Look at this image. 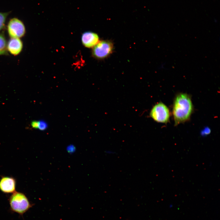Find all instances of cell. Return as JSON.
I'll list each match as a JSON object with an SVG mask.
<instances>
[{
  "label": "cell",
  "instance_id": "cell-1",
  "mask_svg": "<svg viewBox=\"0 0 220 220\" xmlns=\"http://www.w3.org/2000/svg\"><path fill=\"white\" fill-rule=\"evenodd\" d=\"M193 111V105L190 96L184 93L177 95L175 99L173 113L177 125L188 120Z\"/></svg>",
  "mask_w": 220,
  "mask_h": 220
},
{
  "label": "cell",
  "instance_id": "cell-2",
  "mask_svg": "<svg viewBox=\"0 0 220 220\" xmlns=\"http://www.w3.org/2000/svg\"><path fill=\"white\" fill-rule=\"evenodd\" d=\"M9 204L11 210L21 215H23L32 206L24 194L16 191L10 196Z\"/></svg>",
  "mask_w": 220,
  "mask_h": 220
},
{
  "label": "cell",
  "instance_id": "cell-3",
  "mask_svg": "<svg viewBox=\"0 0 220 220\" xmlns=\"http://www.w3.org/2000/svg\"><path fill=\"white\" fill-rule=\"evenodd\" d=\"M113 49L112 42L108 40H103L99 42L93 47L92 51L93 56L95 58L103 59L111 54Z\"/></svg>",
  "mask_w": 220,
  "mask_h": 220
},
{
  "label": "cell",
  "instance_id": "cell-4",
  "mask_svg": "<svg viewBox=\"0 0 220 220\" xmlns=\"http://www.w3.org/2000/svg\"><path fill=\"white\" fill-rule=\"evenodd\" d=\"M150 116L155 121L160 123H167L170 118V112L168 107L163 103L159 102L153 106Z\"/></svg>",
  "mask_w": 220,
  "mask_h": 220
},
{
  "label": "cell",
  "instance_id": "cell-5",
  "mask_svg": "<svg viewBox=\"0 0 220 220\" xmlns=\"http://www.w3.org/2000/svg\"><path fill=\"white\" fill-rule=\"evenodd\" d=\"M7 29L11 38H21L26 33V29L24 23L16 18L10 19L8 24Z\"/></svg>",
  "mask_w": 220,
  "mask_h": 220
},
{
  "label": "cell",
  "instance_id": "cell-6",
  "mask_svg": "<svg viewBox=\"0 0 220 220\" xmlns=\"http://www.w3.org/2000/svg\"><path fill=\"white\" fill-rule=\"evenodd\" d=\"M16 181L11 177H3L0 180V190L6 193L15 192Z\"/></svg>",
  "mask_w": 220,
  "mask_h": 220
},
{
  "label": "cell",
  "instance_id": "cell-7",
  "mask_svg": "<svg viewBox=\"0 0 220 220\" xmlns=\"http://www.w3.org/2000/svg\"><path fill=\"white\" fill-rule=\"evenodd\" d=\"M23 47V42L20 38H11L7 43L8 51L14 56L20 54Z\"/></svg>",
  "mask_w": 220,
  "mask_h": 220
},
{
  "label": "cell",
  "instance_id": "cell-8",
  "mask_svg": "<svg viewBox=\"0 0 220 220\" xmlns=\"http://www.w3.org/2000/svg\"><path fill=\"white\" fill-rule=\"evenodd\" d=\"M83 45L87 48L94 47L99 41L98 35L94 32L87 31L84 33L81 37Z\"/></svg>",
  "mask_w": 220,
  "mask_h": 220
},
{
  "label": "cell",
  "instance_id": "cell-9",
  "mask_svg": "<svg viewBox=\"0 0 220 220\" xmlns=\"http://www.w3.org/2000/svg\"><path fill=\"white\" fill-rule=\"evenodd\" d=\"M7 43L4 34H0V55H8Z\"/></svg>",
  "mask_w": 220,
  "mask_h": 220
},
{
  "label": "cell",
  "instance_id": "cell-10",
  "mask_svg": "<svg viewBox=\"0 0 220 220\" xmlns=\"http://www.w3.org/2000/svg\"><path fill=\"white\" fill-rule=\"evenodd\" d=\"M9 13L10 12H0V31L4 28L6 18Z\"/></svg>",
  "mask_w": 220,
  "mask_h": 220
},
{
  "label": "cell",
  "instance_id": "cell-11",
  "mask_svg": "<svg viewBox=\"0 0 220 220\" xmlns=\"http://www.w3.org/2000/svg\"><path fill=\"white\" fill-rule=\"evenodd\" d=\"M47 127V125L46 122L42 121H38V128L41 130H45Z\"/></svg>",
  "mask_w": 220,
  "mask_h": 220
},
{
  "label": "cell",
  "instance_id": "cell-12",
  "mask_svg": "<svg viewBox=\"0 0 220 220\" xmlns=\"http://www.w3.org/2000/svg\"><path fill=\"white\" fill-rule=\"evenodd\" d=\"M31 126L32 127L34 128H38V121H33L31 123Z\"/></svg>",
  "mask_w": 220,
  "mask_h": 220
},
{
  "label": "cell",
  "instance_id": "cell-13",
  "mask_svg": "<svg viewBox=\"0 0 220 220\" xmlns=\"http://www.w3.org/2000/svg\"><path fill=\"white\" fill-rule=\"evenodd\" d=\"M210 130L208 128L206 129L203 131V134L205 135L207 134L210 133Z\"/></svg>",
  "mask_w": 220,
  "mask_h": 220
},
{
  "label": "cell",
  "instance_id": "cell-14",
  "mask_svg": "<svg viewBox=\"0 0 220 220\" xmlns=\"http://www.w3.org/2000/svg\"><path fill=\"white\" fill-rule=\"evenodd\" d=\"M105 152L106 153L109 154H115V152L114 151H113L111 150H107L105 151Z\"/></svg>",
  "mask_w": 220,
  "mask_h": 220
}]
</instances>
